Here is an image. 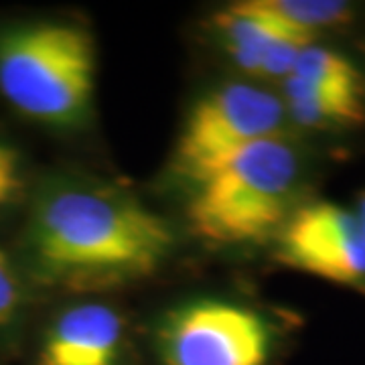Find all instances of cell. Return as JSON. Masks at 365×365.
I'll return each mask as SVG.
<instances>
[{
  "instance_id": "13",
  "label": "cell",
  "mask_w": 365,
  "mask_h": 365,
  "mask_svg": "<svg viewBox=\"0 0 365 365\" xmlns=\"http://www.w3.org/2000/svg\"><path fill=\"white\" fill-rule=\"evenodd\" d=\"M19 304V287L6 256L0 252V325L11 321Z\"/></svg>"
},
{
  "instance_id": "7",
  "label": "cell",
  "mask_w": 365,
  "mask_h": 365,
  "mask_svg": "<svg viewBox=\"0 0 365 365\" xmlns=\"http://www.w3.org/2000/svg\"><path fill=\"white\" fill-rule=\"evenodd\" d=\"M122 319L106 304H78L61 314L41 351V365H114Z\"/></svg>"
},
{
  "instance_id": "6",
  "label": "cell",
  "mask_w": 365,
  "mask_h": 365,
  "mask_svg": "<svg viewBox=\"0 0 365 365\" xmlns=\"http://www.w3.org/2000/svg\"><path fill=\"white\" fill-rule=\"evenodd\" d=\"M278 256L290 268L327 282H365V235L355 211L331 201L297 209L280 230Z\"/></svg>"
},
{
  "instance_id": "12",
  "label": "cell",
  "mask_w": 365,
  "mask_h": 365,
  "mask_svg": "<svg viewBox=\"0 0 365 365\" xmlns=\"http://www.w3.org/2000/svg\"><path fill=\"white\" fill-rule=\"evenodd\" d=\"M21 187L19 158L6 144L0 143V207L13 201Z\"/></svg>"
},
{
  "instance_id": "4",
  "label": "cell",
  "mask_w": 365,
  "mask_h": 365,
  "mask_svg": "<svg viewBox=\"0 0 365 365\" xmlns=\"http://www.w3.org/2000/svg\"><path fill=\"white\" fill-rule=\"evenodd\" d=\"M284 108L270 91L227 83L199 100L185 122L175 163L195 182L250 144L280 136Z\"/></svg>"
},
{
  "instance_id": "8",
  "label": "cell",
  "mask_w": 365,
  "mask_h": 365,
  "mask_svg": "<svg viewBox=\"0 0 365 365\" xmlns=\"http://www.w3.org/2000/svg\"><path fill=\"white\" fill-rule=\"evenodd\" d=\"M217 29L222 31L225 47L235 63L248 73L260 76L264 57L272 41L284 29L299 26H292L268 11L264 0H246L235 2L217 14Z\"/></svg>"
},
{
  "instance_id": "5",
  "label": "cell",
  "mask_w": 365,
  "mask_h": 365,
  "mask_svg": "<svg viewBox=\"0 0 365 365\" xmlns=\"http://www.w3.org/2000/svg\"><path fill=\"white\" fill-rule=\"evenodd\" d=\"M160 343L167 365H264L270 331L252 309L205 299L170 314Z\"/></svg>"
},
{
  "instance_id": "10",
  "label": "cell",
  "mask_w": 365,
  "mask_h": 365,
  "mask_svg": "<svg viewBox=\"0 0 365 365\" xmlns=\"http://www.w3.org/2000/svg\"><path fill=\"white\" fill-rule=\"evenodd\" d=\"M288 76L314 83V86H323L329 90L364 96V81L357 67L353 66L345 55L327 49V47H319V45H311L300 53V57Z\"/></svg>"
},
{
  "instance_id": "9",
  "label": "cell",
  "mask_w": 365,
  "mask_h": 365,
  "mask_svg": "<svg viewBox=\"0 0 365 365\" xmlns=\"http://www.w3.org/2000/svg\"><path fill=\"white\" fill-rule=\"evenodd\" d=\"M284 93L288 114L309 128L353 126L365 120L364 96L359 93L329 90L292 76L284 79Z\"/></svg>"
},
{
  "instance_id": "1",
  "label": "cell",
  "mask_w": 365,
  "mask_h": 365,
  "mask_svg": "<svg viewBox=\"0 0 365 365\" xmlns=\"http://www.w3.org/2000/svg\"><path fill=\"white\" fill-rule=\"evenodd\" d=\"M173 232L155 211L100 189L57 191L33 225L43 274L76 290L126 284L169 258Z\"/></svg>"
},
{
  "instance_id": "3",
  "label": "cell",
  "mask_w": 365,
  "mask_h": 365,
  "mask_svg": "<svg viewBox=\"0 0 365 365\" xmlns=\"http://www.w3.org/2000/svg\"><path fill=\"white\" fill-rule=\"evenodd\" d=\"M96 51L78 25L41 23L0 41V91L26 116L71 122L90 106Z\"/></svg>"
},
{
  "instance_id": "14",
  "label": "cell",
  "mask_w": 365,
  "mask_h": 365,
  "mask_svg": "<svg viewBox=\"0 0 365 365\" xmlns=\"http://www.w3.org/2000/svg\"><path fill=\"white\" fill-rule=\"evenodd\" d=\"M355 215H357L359 225H361V230H364V235H365V193L359 197V203H357V209H355Z\"/></svg>"
},
{
  "instance_id": "2",
  "label": "cell",
  "mask_w": 365,
  "mask_h": 365,
  "mask_svg": "<svg viewBox=\"0 0 365 365\" xmlns=\"http://www.w3.org/2000/svg\"><path fill=\"white\" fill-rule=\"evenodd\" d=\"M299 179V158L280 136L242 148L195 181L189 223L213 244H248L280 227Z\"/></svg>"
},
{
  "instance_id": "11",
  "label": "cell",
  "mask_w": 365,
  "mask_h": 365,
  "mask_svg": "<svg viewBox=\"0 0 365 365\" xmlns=\"http://www.w3.org/2000/svg\"><path fill=\"white\" fill-rule=\"evenodd\" d=\"M266 9L292 26L319 33L323 26L345 23L351 9L345 2H317V0H264Z\"/></svg>"
}]
</instances>
